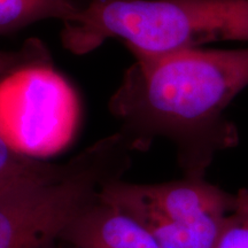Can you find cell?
Returning <instances> with one entry per match:
<instances>
[{
  "instance_id": "obj_1",
  "label": "cell",
  "mask_w": 248,
  "mask_h": 248,
  "mask_svg": "<svg viewBox=\"0 0 248 248\" xmlns=\"http://www.w3.org/2000/svg\"><path fill=\"white\" fill-rule=\"evenodd\" d=\"M108 108L129 150L171 140L185 177L203 178L219 152L239 144L226 108L248 86V48H191L136 57Z\"/></svg>"
},
{
  "instance_id": "obj_2",
  "label": "cell",
  "mask_w": 248,
  "mask_h": 248,
  "mask_svg": "<svg viewBox=\"0 0 248 248\" xmlns=\"http://www.w3.org/2000/svg\"><path fill=\"white\" fill-rule=\"evenodd\" d=\"M63 26L62 44L74 54L119 38L135 58L160 57L248 42V0H89Z\"/></svg>"
},
{
  "instance_id": "obj_3",
  "label": "cell",
  "mask_w": 248,
  "mask_h": 248,
  "mask_svg": "<svg viewBox=\"0 0 248 248\" xmlns=\"http://www.w3.org/2000/svg\"><path fill=\"white\" fill-rule=\"evenodd\" d=\"M117 136L68 164L39 162L0 187V248H44L97 197L105 173L125 152Z\"/></svg>"
},
{
  "instance_id": "obj_4",
  "label": "cell",
  "mask_w": 248,
  "mask_h": 248,
  "mask_svg": "<svg viewBox=\"0 0 248 248\" xmlns=\"http://www.w3.org/2000/svg\"><path fill=\"white\" fill-rule=\"evenodd\" d=\"M98 198L138 221L160 248H213L237 195L185 177L159 184L104 183Z\"/></svg>"
},
{
  "instance_id": "obj_5",
  "label": "cell",
  "mask_w": 248,
  "mask_h": 248,
  "mask_svg": "<svg viewBox=\"0 0 248 248\" xmlns=\"http://www.w3.org/2000/svg\"><path fill=\"white\" fill-rule=\"evenodd\" d=\"M79 116L78 95L53 61L0 77V137L17 153L36 160L60 153L75 137Z\"/></svg>"
},
{
  "instance_id": "obj_6",
  "label": "cell",
  "mask_w": 248,
  "mask_h": 248,
  "mask_svg": "<svg viewBox=\"0 0 248 248\" xmlns=\"http://www.w3.org/2000/svg\"><path fill=\"white\" fill-rule=\"evenodd\" d=\"M60 239L75 248H160L140 223L98 194L71 219Z\"/></svg>"
},
{
  "instance_id": "obj_7",
  "label": "cell",
  "mask_w": 248,
  "mask_h": 248,
  "mask_svg": "<svg viewBox=\"0 0 248 248\" xmlns=\"http://www.w3.org/2000/svg\"><path fill=\"white\" fill-rule=\"evenodd\" d=\"M80 5L74 0H0V35L46 18L73 20Z\"/></svg>"
},
{
  "instance_id": "obj_8",
  "label": "cell",
  "mask_w": 248,
  "mask_h": 248,
  "mask_svg": "<svg viewBox=\"0 0 248 248\" xmlns=\"http://www.w3.org/2000/svg\"><path fill=\"white\" fill-rule=\"evenodd\" d=\"M237 203L213 248H248V187L235 193Z\"/></svg>"
},
{
  "instance_id": "obj_9",
  "label": "cell",
  "mask_w": 248,
  "mask_h": 248,
  "mask_svg": "<svg viewBox=\"0 0 248 248\" xmlns=\"http://www.w3.org/2000/svg\"><path fill=\"white\" fill-rule=\"evenodd\" d=\"M44 61H52L51 54L46 46L38 39H29L20 51H0V77L26 64Z\"/></svg>"
},
{
  "instance_id": "obj_10",
  "label": "cell",
  "mask_w": 248,
  "mask_h": 248,
  "mask_svg": "<svg viewBox=\"0 0 248 248\" xmlns=\"http://www.w3.org/2000/svg\"><path fill=\"white\" fill-rule=\"evenodd\" d=\"M38 162L39 160L17 153L0 137V187L35 167Z\"/></svg>"
}]
</instances>
